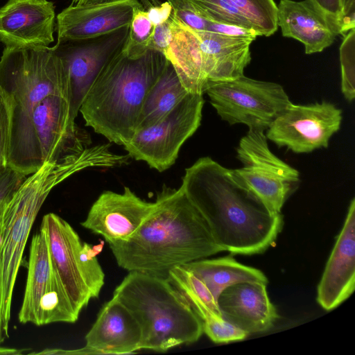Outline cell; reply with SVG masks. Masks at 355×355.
<instances>
[{"instance_id": "8992f818", "label": "cell", "mask_w": 355, "mask_h": 355, "mask_svg": "<svg viewBox=\"0 0 355 355\" xmlns=\"http://www.w3.org/2000/svg\"><path fill=\"white\" fill-rule=\"evenodd\" d=\"M0 87L12 101L8 162L22 141L29 115L49 95L69 100L66 67L53 47H5L0 60Z\"/></svg>"}, {"instance_id": "74e56055", "label": "cell", "mask_w": 355, "mask_h": 355, "mask_svg": "<svg viewBox=\"0 0 355 355\" xmlns=\"http://www.w3.org/2000/svg\"><path fill=\"white\" fill-rule=\"evenodd\" d=\"M112 0H72V5H93L111 1Z\"/></svg>"}, {"instance_id": "2e32d148", "label": "cell", "mask_w": 355, "mask_h": 355, "mask_svg": "<svg viewBox=\"0 0 355 355\" xmlns=\"http://www.w3.org/2000/svg\"><path fill=\"white\" fill-rule=\"evenodd\" d=\"M138 0H112L93 5H71L57 16L58 41L84 40L130 24Z\"/></svg>"}, {"instance_id": "44dd1931", "label": "cell", "mask_w": 355, "mask_h": 355, "mask_svg": "<svg viewBox=\"0 0 355 355\" xmlns=\"http://www.w3.org/2000/svg\"><path fill=\"white\" fill-rule=\"evenodd\" d=\"M277 6L282 35L302 42L306 54L322 52L334 43L337 35L306 0H280Z\"/></svg>"}, {"instance_id": "7c38bea8", "label": "cell", "mask_w": 355, "mask_h": 355, "mask_svg": "<svg viewBox=\"0 0 355 355\" xmlns=\"http://www.w3.org/2000/svg\"><path fill=\"white\" fill-rule=\"evenodd\" d=\"M128 32L129 26L95 37L58 41L53 46L67 71L70 110L75 119L102 69L123 50Z\"/></svg>"}, {"instance_id": "4dcf8cb0", "label": "cell", "mask_w": 355, "mask_h": 355, "mask_svg": "<svg viewBox=\"0 0 355 355\" xmlns=\"http://www.w3.org/2000/svg\"><path fill=\"white\" fill-rule=\"evenodd\" d=\"M341 90L345 98L352 102L355 97V31L345 35L340 47Z\"/></svg>"}, {"instance_id": "3957f363", "label": "cell", "mask_w": 355, "mask_h": 355, "mask_svg": "<svg viewBox=\"0 0 355 355\" xmlns=\"http://www.w3.org/2000/svg\"><path fill=\"white\" fill-rule=\"evenodd\" d=\"M105 165V154L98 146L46 162L25 179L7 203L0 244V345L9 337L16 279L30 232L44 200L56 185L76 173Z\"/></svg>"}, {"instance_id": "ac0fdd59", "label": "cell", "mask_w": 355, "mask_h": 355, "mask_svg": "<svg viewBox=\"0 0 355 355\" xmlns=\"http://www.w3.org/2000/svg\"><path fill=\"white\" fill-rule=\"evenodd\" d=\"M139 325L115 297L107 302L85 336L86 345L79 354H128L140 350Z\"/></svg>"}, {"instance_id": "ab89813d", "label": "cell", "mask_w": 355, "mask_h": 355, "mask_svg": "<svg viewBox=\"0 0 355 355\" xmlns=\"http://www.w3.org/2000/svg\"><path fill=\"white\" fill-rule=\"evenodd\" d=\"M19 350L16 349L6 348L0 346V354H16L19 353Z\"/></svg>"}, {"instance_id": "f546056e", "label": "cell", "mask_w": 355, "mask_h": 355, "mask_svg": "<svg viewBox=\"0 0 355 355\" xmlns=\"http://www.w3.org/2000/svg\"><path fill=\"white\" fill-rule=\"evenodd\" d=\"M191 1L200 14L209 21L236 25L254 30L250 23L227 0Z\"/></svg>"}, {"instance_id": "7a4b0ae2", "label": "cell", "mask_w": 355, "mask_h": 355, "mask_svg": "<svg viewBox=\"0 0 355 355\" xmlns=\"http://www.w3.org/2000/svg\"><path fill=\"white\" fill-rule=\"evenodd\" d=\"M155 203L153 212L131 237L109 243L119 267L167 278L175 267L223 251L181 187L164 184Z\"/></svg>"}, {"instance_id": "5b68a950", "label": "cell", "mask_w": 355, "mask_h": 355, "mask_svg": "<svg viewBox=\"0 0 355 355\" xmlns=\"http://www.w3.org/2000/svg\"><path fill=\"white\" fill-rule=\"evenodd\" d=\"M113 297L137 321L141 333L140 349L166 352L195 343L203 334L201 320L167 278L129 272Z\"/></svg>"}, {"instance_id": "d4e9b609", "label": "cell", "mask_w": 355, "mask_h": 355, "mask_svg": "<svg viewBox=\"0 0 355 355\" xmlns=\"http://www.w3.org/2000/svg\"><path fill=\"white\" fill-rule=\"evenodd\" d=\"M189 93L168 60L165 69L146 96L139 118L137 132L162 120Z\"/></svg>"}, {"instance_id": "d590c367", "label": "cell", "mask_w": 355, "mask_h": 355, "mask_svg": "<svg viewBox=\"0 0 355 355\" xmlns=\"http://www.w3.org/2000/svg\"><path fill=\"white\" fill-rule=\"evenodd\" d=\"M207 31L233 37H256L259 34L252 28L236 25L209 21Z\"/></svg>"}, {"instance_id": "1f68e13d", "label": "cell", "mask_w": 355, "mask_h": 355, "mask_svg": "<svg viewBox=\"0 0 355 355\" xmlns=\"http://www.w3.org/2000/svg\"><path fill=\"white\" fill-rule=\"evenodd\" d=\"M12 101L0 87V171L8 166Z\"/></svg>"}, {"instance_id": "9c48e42d", "label": "cell", "mask_w": 355, "mask_h": 355, "mask_svg": "<svg viewBox=\"0 0 355 355\" xmlns=\"http://www.w3.org/2000/svg\"><path fill=\"white\" fill-rule=\"evenodd\" d=\"M222 120L244 124L249 130L264 131L292 102L276 83L242 75L210 86L205 92Z\"/></svg>"}, {"instance_id": "e0dca14e", "label": "cell", "mask_w": 355, "mask_h": 355, "mask_svg": "<svg viewBox=\"0 0 355 355\" xmlns=\"http://www.w3.org/2000/svg\"><path fill=\"white\" fill-rule=\"evenodd\" d=\"M355 288V199L350 202L343 228L318 286L317 302L326 311L338 306Z\"/></svg>"}, {"instance_id": "277c9868", "label": "cell", "mask_w": 355, "mask_h": 355, "mask_svg": "<svg viewBox=\"0 0 355 355\" xmlns=\"http://www.w3.org/2000/svg\"><path fill=\"white\" fill-rule=\"evenodd\" d=\"M167 63L162 53L152 49L138 58L118 53L102 69L80 106L86 125L110 142L126 145L137 132L146 96Z\"/></svg>"}, {"instance_id": "8d00e7d4", "label": "cell", "mask_w": 355, "mask_h": 355, "mask_svg": "<svg viewBox=\"0 0 355 355\" xmlns=\"http://www.w3.org/2000/svg\"><path fill=\"white\" fill-rule=\"evenodd\" d=\"M146 11L154 26H156L168 20L173 10L171 5L167 1L159 6H152Z\"/></svg>"}, {"instance_id": "8fae6325", "label": "cell", "mask_w": 355, "mask_h": 355, "mask_svg": "<svg viewBox=\"0 0 355 355\" xmlns=\"http://www.w3.org/2000/svg\"><path fill=\"white\" fill-rule=\"evenodd\" d=\"M203 105L202 94L189 93L162 120L135 133L124 146L128 155L159 172L166 171L200 125Z\"/></svg>"}, {"instance_id": "83f0119b", "label": "cell", "mask_w": 355, "mask_h": 355, "mask_svg": "<svg viewBox=\"0 0 355 355\" xmlns=\"http://www.w3.org/2000/svg\"><path fill=\"white\" fill-rule=\"evenodd\" d=\"M333 28L345 35L355 28V0H306Z\"/></svg>"}, {"instance_id": "ba28073f", "label": "cell", "mask_w": 355, "mask_h": 355, "mask_svg": "<svg viewBox=\"0 0 355 355\" xmlns=\"http://www.w3.org/2000/svg\"><path fill=\"white\" fill-rule=\"evenodd\" d=\"M40 228L46 236L52 266L79 315L91 299L98 297L105 284L97 258L104 243L92 246L82 242L73 227L53 213L44 216Z\"/></svg>"}, {"instance_id": "ffe728a7", "label": "cell", "mask_w": 355, "mask_h": 355, "mask_svg": "<svg viewBox=\"0 0 355 355\" xmlns=\"http://www.w3.org/2000/svg\"><path fill=\"white\" fill-rule=\"evenodd\" d=\"M195 31L200 41L207 89L212 85L244 75V69L251 61L250 44L256 37Z\"/></svg>"}, {"instance_id": "d6a6232c", "label": "cell", "mask_w": 355, "mask_h": 355, "mask_svg": "<svg viewBox=\"0 0 355 355\" xmlns=\"http://www.w3.org/2000/svg\"><path fill=\"white\" fill-rule=\"evenodd\" d=\"M173 14L184 25L194 31H206L209 21L198 11L191 0H167Z\"/></svg>"}, {"instance_id": "cb8c5ba5", "label": "cell", "mask_w": 355, "mask_h": 355, "mask_svg": "<svg viewBox=\"0 0 355 355\" xmlns=\"http://www.w3.org/2000/svg\"><path fill=\"white\" fill-rule=\"evenodd\" d=\"M182 266L206 285L216 302L220 293L234 284L245 282L268 283L267 277L261 270L243 265L230 256L204 258Z\"/></svg>"}, {"instance_id": "f1b7e54d", "label": "cell", "mask_w": 355, "mask_h": 355, "mask_svg": "<svg viewBox=\"0 0 355 355\" xmlns=\"http://www.w3.org/2000/svg\"><path fill=\"white\" fill-rule=\"evenodd\" d=\"M154 28L146 11L142 7L135 9L122 52L130 58L144 55L149 50Z\"/></svg>"}, {"instance_id": "f35d334b", "label": "cell", "mask_w": 355, "mask_h": 355, "mask_svg": "<svg viewBox=\"0 0 355 355\" xmlns=\"http://www.w3.org/2000/svg\"><path fill=\"white\" fill-rule=\"evenodd\" d=\"M7 203L0 207V244L2 241L3 232L5 229L4 212Z\"/></svg>"}, {"instance_id": "30bf717a", "label": "cell", "mask_w": 355, "mask_h": 355, "mask_svg": "<svg viewBox=\"0 0 355 355\" xmlns=\"http://www.w3.org/2000/svg\"><path fill=\"white\" fill-rule=\"evenodd\" d=\"M236 157L243 166L232 169L236 178L272 212L281 214L298 186L299 172L272 153L262 130H249L239 141Z\"/></svg>"}, {"instance_id": "7402d4cb", "label": "cell", "mask_w": 355, "mask_h": 355, "mask_svg": "<svg viewBox=\"0 0 355 355\" xmlns=\"http://www.w3.org/2000/svg\"><path fill=\"white\" fill-rule=\"evenodd\" d=\"M172 37L166 58L174 67L182 84L189 93L202 94L207 90L202 53L198 37L194 30L170 17Z\"/></svg>"}, {"instance_id": "9a60e30c", "label": "cell", "mask_w": 355, "mask_h": 355, "mask_svg": "<svg viewBox=\"0 0 355 355\" xmlns=\"http://www.w3.org/2000/svg\"><path fill=\"white\" fill-rule=\"evenodd\" d=\"M55 12L48 0H8L0 8V41L5 47H46L54 41Z\"/></svg>"}, {"instance_id": "4316f807", "label": "cell", "mask_w": 355, "mask_h": 355, "mask_svg": "<svg viewBox=\"0 0 355 355\" xmlns=\"http://www.w3.org/2000/svg\"><path fill=\"white\" fill-rule=\"evenodd\" d=\"M227 1L250 23L260 36L268 37L277 31V6L274 0Z\"/></svg>"}, {"instance_id": "4fadbf2b", "label": "cell", "mask_w": 355, "mask_h": 355, "mask_svg": "<svg viewBox=\"0 0 355 355\" xmlns=\"http://www.w3.org/2000/svg\"><path fill=\"white\" fill-rule=\"evenodd\" d=\"M342 110L322 101L288 106L271 123L266 137L279 147L295 153H308L327 148L330 138L341 125Z\"/></svg>"}, {"instance_id": "d6986e66", "label": "cell", "mask_w": 355, "mask_h": 355, "mask_svg": "<svg viewBox=\"0 0 355 355\" xmlns=\"http://www.w3.org/2000/svg\"><path fill=\"white\" fill-rule=\"evenodd\" d=\"M266 285L245 282L225 288L217 300L223 318L248 335L270 329L279 315Z\"/></svg>"}, {"instance_id": "603a6c76", "label": "cell", "mask_w": 355, "mask_h": 355, "mask_svg": "<svg viewBox=\"0 0 355 355\" xmlns=\"http://www.w3.org/2000/svg\"><path fill=\"white\" fill-rule=\"evenodd\" d=\"M52 270L46 236L40 228L31 243L24 295L18 315L19 322L37 325L39 302L50 283Z\"/></svg>"}, {"instance_id": "484cf974", "label": "cell", "mask_w": 355, "mask_h": 355, "mask_svg": "<svg viewBox=\"0 0 355 355\" xmlns=\"http://www.w3.org/2000/svg\"><path fill=\"white\" fill-rule=\"evenodd\" d=\"M52 268L50 283L39 302L37 326L60 322L73 323L79 316L53 266Z\"/></svg>"}, {"instance_id": "836d02e7", "label": "cell", "mask_w": 355, "mask_h": 355, "mask_svg": "<svg viewBox=\"0 0 355 355\" xmlns=\"http://www.w3.org/2000/svg\"><path fill=\"white\" fill-rule=\"evenodd\" d=\"M26 178V175L7 166L0 171V207L6 204Z\"/></svg>"}, {"instance_id": "6da1fadb", "label": "cell", "mask_w": 355, "mask_h": 355, "mask_svg": "<svg viewBox=\"0 0 355 355\" xmlns=\"http://www.w3.org/2000/svg\"><path fill=\"white\" fill-rule=\"evenodd\" d=\"M223 251L255 254L275 242L284 222L234 175L209 157L185 169L180 186Z\"/></svg>"}, {"instance_id": "52a82bcc", "label": "cell", "mask_w": 355, "mask_h": 355, "mask_svg": "<svg viewBox=\"0 0 355 355\" xmlns=\"http://www.w3.org/2000/svg\"><path fill=\"white\" fill-rule=\"evenodd\" d=\"M91 144L88 132L75 123L69 98L51 94L31 112L20 146L8 166L31 175L45 162L80 153Z\"/></svg>"}, {"instance_id": "5bb4252c", "label": "cell", "mask_w": 355, "mask_h": 355, "mask_svg": "<svg viewBox=\"0 0 355 355\" xmlns=\"http://www.w3.org/2000/svg\"><path fill=\"white\" fill-rule=\"evenodd\" d=\"M155 205V201L140 198L127 187L122 193L105 191L93 203L80 225L103 236L108 243L124 241L139 230Z\"/></svg>"}, {"instance_id": "e575fe53", "label": "cell", "mask_w": 355, "mask_h": 355, "mask_svg": "<svg viewBox=\"0 0 355 355\" xmlns=\"http://www.w3.org/2000/svg\"><path fill=\"white\" fill-rule=\"evenodd\" d=\"M172 37V27L170 18L165 22L155 26L149 49L166 53Z\"/></svg>"}]
</instances>
